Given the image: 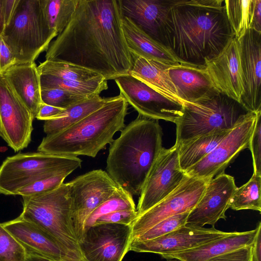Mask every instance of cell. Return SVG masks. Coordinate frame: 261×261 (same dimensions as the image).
<instances>
[{
  "mask_svg": "<svg viewBox=\"0 0 261 261\" xmlns=\"http://www.w3.org/2000/svg\"><path fill=\"white\" fill-rule=\"evenodd\" d=\"M123 16L121 0H79L69 22L46 50L45 60L73 64L107 81L128 74L133 60Z\"/></svg>",
  "mask_w": 261,
  "mask_h": 261,
  "instance_id": "obj_1",
  "label": "cell"
},
{
  "mask_svg": "<svg viewBox=\"0 0 261 261\" xmlns=\"http://www.w3.org/2000/svg\"><path fill=\"white\" fill-rule=\"evenodd\" d=\"M223 0H174L168 47L181 61L205 67L234 37Z\"/></svg>",
  "mask_w": 261,
  "mask_h": 261,
  "instance_id": "obj_2",
  "label": "cell"
},
{
  "mask_svg": "<svg viewBox=\"0 0 261 261\" xmlns=\"http://www.w3.org/2000/svg\"><path fill=\"white\" fill-rule=\"evenodd\" d=\"M163 132L158 120L139 115L110 144L107 172L132 196H139L162 146Z\"/></svg>",
  "mask_w": 261,
  "mask_h": 261,
  "instance_id": "obj_3",
  "label": "cell"
},
{
  "mask_svg": "<svg viewBox=\"0 0 261 261\" xmlns=\"http://www.w3.org/2000/svg\"><path fill=\"white\" fill-rule=\"evenodd\" d=\"M128 103L120 95L107 102L79 122L54 134L47 135L38 152L67 156L95 157L113 141L115 134L125 126Z\"/></svg>",
  "mask_w": 261,
  "mask_h": 261,
  "instance_id": "obj_4",
  "label": "cell"
},
{
  "mask_svg": "<svg viewBox=\"0 0 261 261\" xmlns=\"http://www.w3.org/2000/svg\"><path fill=\"white\" fill-rule=\"evenodd\" d=\"M22 197L23 210L19 217L47 234L65 258H83L73 226L68 183L43 194Z\"/></svg>",
  "mask_w": 261,
  "mask_h": 261,
  "instance_id": "obj_5",
  "label": "cell"
},
{
  "mask_svg": "<svg viewBox=\"0 0 261 261\" xmlns=\"http://www.w3.org/2000/svg\"><path fill=\"white\" fill-rule=\"evenodd\" d=\"M57 36L47 20L42 0H17L2 35L16 64L34 62Z\"/></svg>",
  "mask_w": 261,
  "mask_h": 261,
  "instance_id": "obj_6",
  "label": "cell"
},
{
  "mask_svg": "<svg viewBox=\"0 0 261 261\" xmlns=\"http://www.w3.org/2000/svg\"><path fill=\"white\" fill-rule=\"evenodd\" d=\"M250 112L241 103L219 93L195 102H185L176 121V142L179 146L197 136L217 129H231Z\"/></svg>",
  "mask_w": 261,
  "mask_h": 261,
  "instance_id": "obj_7",
  "label": "cell"
},
{
  "mask_svg": "<svg viewBox=\"0 0 261 261\" xmlns=\"http://www.w3.org/2000/svg\"><path fill=\"white\" fill-rule=\"evenodd\" d=\"M82 162L77 157L40 152L9 156L0 166V193L15 195L19 189L40 179L71 173L81 166Z\"/></svg>",
  "mask_w": 261,
  "mask_h": 261,
  "instance_id": "obj_8",
  "label": "cell"
},
{
  "mask_svg": "<svg viewBox=\"0 0 261 261\" xmlns=\"http://www.w3.org/2000/svg\"><path fill=\"white\" fill-rule=\"evenodd\" d=\"M71 200L72 219L79 242L90 214L105 201L119 187L107 172L101 169L90 171L68 182Z\"/></svg>",
  "mask_w": 261,
  "mask_h": 261,
  "instance_id": "obj_9",
  "label": "cell"
},
{
  "mask_svg": "<svg viewBox=\"0 0 261 261\" xmlns=\"http://www.w3.org/2000/svg\"><path fill=\"white\" fill-rule=\"evenodd\" d=\"M247 117L230 130L217 146L203 159L185 171L188 176L209 179L224 173L243 150L249 148L258 114Z\"/></svg>",
  "mask_w": 261,
  "mask_h": 261,
  "instance_id": "obj_10",
  "label": "cell"
},
{
  "mask_svg": "<svg viewBox=\"0 0 261 261\" xmlns=\"http://www.w3.org/2000/svg\"><path fill=\"white\" fill-rule=\"evenodd\" d=\"M209 179L187 175L178 187L168 196L136 217L130 225V241L166 218L191 211L200 199Z\"/></svg>",
  "mask_w": 261,
  "mask_h": 261,
  "instance_id": "obj_11",
  "label": "cell"
},
{
  "mask_svg": "<svg viewBox=\"0 0 261 261\" xmlns=\"http://www.w3.org/2000/svg\"><path fill=\"white\" fill-rule=\"evenodd\" d=\"M187 176L181 169L178 146L163 148L152 166L142 189L136 208L137 216L172 193Z\"/></svg>",
  "mask_w": 261,
  "mask_h": 261,
  "instance_id": "obj_12",
  "label": "cell"
},
{
  "mask_svg": "<svg viewBox=\"0 0 261 261\" xmlns=\"http://www.w3.org/2000/svg\"><path fill=\"white\" fill-rule=\"evenodd\" d=\"M130 225L96 224L86 227L79 246L88 261H122L130 242Z\"/></svg>",
  "mask_w": 261,
  "mask_h": 261,
  "instance_id": "obj_13",
  "label": "cell"
},
{
  "mask_svg": "<svg viewBox=\"0 0 261 261\" xmlns=\"http://www.w3.org/2000/svg\"><path fill=\"white\" fill-rule=\"evenodd\" d=\"M34 118L5 77L0 75V136L15 152L30 143Z\"/></svg>",
  "mask_w": 261,
  "mask_h": 261,
  "instance_id": "obj_14",
  "label": "cell"
},
{
  "mask_svg": "<svg viewBox=\"0 0 261 261\" xmlns=\"http://www.w3.org/2000/svg\"><path fill=\"white\" fill-rule=\"evenodd\" d=\"M120 94L139 115L175 123L181 117L183 105L162 95L129 74L115 79Z\"/></svg>",
  "mask_w": 261,
  "mask_h": 261,
  "instance_id": "obj_15",
  "label": "cell"
},
{
  "mask_svg": "<svg viewBox=\"0 0 261 261\" xmlns=\"http://www.w3.org/2000/svg\"><path fill=\"white\" fill-rule=\"evenodd\" d=\"M215 227L204 228L185 225L164 236L147 241L132 240L128 252L153 253L161 255L178 253L230 234Z\"/></svg>",
  "mask_w": 261,
  "mask_h": 261,
  "instance_id": "obj_16",
  "label": "cell"
},
{
  "mask_svg": "<svg viewBox=\"0 0 261 261\" xmlns=\"http://www.w3.org/2000/svg\"><path fill=\"white\" fill-rule=\"evenodd\" d=\"M237 189L234 177L224 172L210 179L199 201L189 212L186 225L215 227L219 220L226 219L225 213Z\"/></svg>",
  "mask_w": 261,
  "mask_h": 261,
  "instance_id": "obj_17",
  "label": "cell"
},
{
  "mask_svg": "<svg viewBox=\"0 0 261 261\" xmlns=\"http://www.w3.org/2000/svg\"><path fill=\"white\" fill-rule=\"evenodd\" d=\"M238 41L244 85L241 103L249 112L261 111V33L250 29Z\"/></svg>",
  "mask_w": 261,
  "mask_h": 261,
  "instance_id": "obj_18",
  "label": "cell"
},
{
  "mask_svg": "<svg viewBox=\"0 0 261 261\" xmlns=\"http://www.w3.org/2000/svg\"><path fill=\"white\" fill-rule=\"evenodd\" d=\"M205 69L219 93L241 103L244 85L239 42L234 37L218 56L205 63Z\"/></svg>",
  "mask_w": 261,
  "mask_h": 261,
  "instance_id": "obj_19",
  "label": "cell"
},
{
  "mask_svg": "<svg viewBox=\"0 0 261 261\" xmlns=\"http://www.w3.org/2000/svg\"><path fill=\"white\" fill-rule=\"evenodd\" d=\"M172 3V1L168 0H121L123 15L129 18L152 39L167 48Z\"/></svg>",
  "mask_w": 261,
  "mask_h": 261,
  "instance_id": "obj_20",
  "label": "cell"
},
{
  "mask_svg": "<svg viewBox=\"0 0 261 261\" xmlns=\"http://www.w3.org/2000/svg\"><path fill=\"white\" fill-rule=\"evenodd\" d=\"M2 225L22 246L26 256H35L52 261H61L65 258L57 244L30 222L19 216Z\"/></svg>",
  "mask_w": 261,
  "mask_h": 261,
  "instance_id": "obj_21",
  "label": "cell"
},
{
  "mask_svg": "<svg viewBox=\"0 0 261 261\" xmlns=\"http://www.w3.org/2000/svg\"><path fill=\"white\" fill-rule=\"evenodd\" d=\"M170 77L182 101L193 102L215 95L214 86L205 67L179 65L168 69Z\"/></svg>",
  "mask_w": 261,
  "mask_h": 261,
  "instance_id": "obj_22",
  "label": "cell"
},
{
  "mask_svg": "<svg viewBox=\"0 0 261 261\" xmlns=\"http://www.w3.org/2000/svg\"><path fill=\"white\" fill-rule=\"evenodd\" d=\"M260 227L261 223L259 222L253 230L244 232H232L227 236L199 247L161 256L167 260L175 259L179 261H208L227 252L251 245Z\"/></svg>",
  "mask_w": 261,
  "mask_h": 261,
  "instance_id": "obj_23",
  "label": "cell"
},
{
  "mask_svg": "<svg viewBox=\"0 0 261 261\" xmlns=\"http://www.w3.org/2000/svg\"><path fill=\"white\" fill-rule=\"evenodd\" d=\"M122 26L130 53L146 59L161 62L171 66H193L178 59L169 48L152 39L129 18L123 16Z\"/></svg>",
  "mask_w": 261,
  "mask_h": 261,
  "instance_id": "obj_24",
  "label": "cell"
},
{
  "mask_svg": "<svg viewBox=\"0 0 261 261\" xmlns=\"http://www.w3.org/2000/svg\"><path fill=\"white\" fill-rule=\"evenodd\" d=\"M36 118L41 104L40 74L34 62L16 64L2 75Z\"/></svg>",
  "mask_w": 261,
  "mask_h": 261,
  "instance_id": "obj_25",
  "label": "cell"
},
{
  "mask_svg": "<svg viewBox=\"0 0 261 261\" xmlns=\"http://www.w3.org/2000/svg\"><path fill=\"white\" fill-rule=\"evenodd\" d=\"M133 65L129 74L142 81L168 99L183 105L168 73L171 67L161 62L146 59L131 53Z\"/></svg>",
  "mask_w": 261,
  "mask_h": 261,
  "instance_id": "obj_26",
  "label": "cell"
},
{
  "mask_svg": "<svg viewBox=\"0 0 261 261\" xmlns=\"http://www.w3.org/2000/svg\"><path fill=\"white\" fill-rule=\"evenodd\" d=\"M230 130H215L190 139L178 146V157L181 169L185 172L203 159L217 146Z\"/></svg>",
  "mask_w": 261,
  "mask_h": 261,
  "instance_id": "obj_27",
  "label": "cell"
},
{
  "mask_svg": "<svg viewBox=\"0 0 261 261\" xmlns=\"http://www.w3.org/2000/svg\"><path fill=\"white\" fill-rule=\"evenodd\" d=\"M108 98L96 96L65 109L54 118L45 121L43 125L44 133L46 135L54 134L76 123L101 108Z\"/></svg>",
  "mask_w": 261,
  "mask_h": 261,
  "instance_id": "obj_28",
  "label": "cell"
},
{
  "mask_svg": "<svg viewBox=\"0 0 261 261\" xmlns=\"http://www.w3.org/2000/svg\"><path fill=\"white\" fill-rule=\"evenodd\" d=\"M40 81L41 90L61 89L92 97L100 95L108 88L107 81L103 76L89 81H77L40 74Z\"/></svg>",
  "mask_w": 261,
  "mask_h": 261,
  "instance_id": "obj_29",
  "label": "cell"
},
{
  "mask_svg": "<svg viewBox=\"0 0 261 261\" xmlns=\"http://www.w3.org/2000/svg\"><path fill=\"white\" fill-rule=\"evenodd\" d=\"M224 4L234 37L239 40L251 29L253 0H225Z\"/></svg>",
  "mask_w": 261,
  "mask_h": 261,
  "instance_id": "obj_30",
  "label": "cell"
},
{
  "mask_svg": "<svg viewBox=\"0 0 261 261\" xmlns=\"http://www.w3.org/2000/svg\"><path fill=\"white\" fill-rule=\"evenodd\" d=\"M37 69L39 74L50 75L72 81H89L102 76L82 67L60 61L45 60L37 66Z\"/></svg>",
  "mask_w": 261,
  "mask_h": 261,
  "instance_id": "obj_31",
  "label": "cell"
},
{
  "mask_svg": "<svg viewBox=\"0 0 261 261\" xmlns=\"http://www.w3.org/2000/svg\"><path fill=\"white\" fill-rule=\"evenodd\" d=\"M42 2L48 24L58 35L69 22L79 0H42Z\"/></svg>",
  "mask_w": 261,
  "mask_h": 261,
  "instance_id": "obj_32",
  "label": "cell"
},
{
  "mask_svg": "<svg viewBox=\"0 0 261 261\" xmlns=\"http://www.w3.org/2000/svg\"><path fill=\"white\" fill-rule=\"evenodd\" d=\"M261 175L253 173L244 185L237 188L230 201V208L235 211L252 210L261 212Z\"/></svg>",
  "mask_w": 261,
  "mask_h": 261,
  "instance_id": "obj_33",
  "label": "cell"
},
{
  "mask_svg": "<svg viewBox=\"0 0 261 261\" xmlns=\"http://www.w3.org/2000/svg\"><path fill=\"white\" fill-rule=\"evenodd\" d=\"M125 210H136L135 203L133 196L119 187L108 199L90 214L85 222V228L93 226L103 215Z\"/></svg>",
  "mask_w": 261,
  "mask_h": 261,
  "instance_id": "obj_34",
  "label": "cell"
},
{
  "mask_svg": "<svg viewBox=\"0 0 261 261\" xmlns=\"http://www.w3.org/2000/svg\"><path fill=\"white\" fill-rule=\"evenodd\" d=\"M190 212H186L166 218L134 240L139 241L152 240L164 236L180 227L184 226L186 224Z\"/></svg>",
  "mask_w": 261,
  "mask_h": 261,
  "instance_id": "obj_35",
  "label": "cell"
},
{
  "mask_svg": "<svg viewBox=\"0 0 261 261\" xmlns=\"http://www.w3.org/2000/svg\"><path fill=\"white\" fill-rule=\"evenodd\" d=\"M41 97L42 103L66 109L78 102L94 97L79 95L61 89H47L41 90Z\"/></svg>",
  "mask_w": 261,
  "mask_h": 261,
  "instance_id": "obj_36",
  "label": "cell"
},
{
  "mask_svg": "<svg viewBox=\"0 0 261 261\" xmlns=\"http://www.w3.org/2000/svg\"><path fill=\"white\" fill-rule=\"evenodd\" d=\"M24 248L0 223V261H25Z\"/></svg>",
  "mask_w": 261,
  "mask_h": 261,
  "instance_id": "obj_37",
  "label": "cell"
},
{
  "mask_svg": "<svg viewBox=\"0 0 261 261\" xmlns=\"http://www.w3.org/2000/svg\"><path fill=\"white\" fill-rule=\"evenodd\" d=\"M69 173H64L50 177L43 178L19 189L15 195L22 197L43 194L54 190L61 186Z\"/></svg>",
  "mask_w": 261,
  "mask_h": 261,
  "instance_id": "obj_38",
  "label": "cell"
},
{
  "mask_svg": "<svg viewBox=\"0 0 261 261\" xmlns=\"http://www.w3.org/2000/svg\"><path fill=\"white\" fill-rule=\"evenodd\" d=\"M249 149L252 158L253 173L261 175V112L257 115Z\"/></svg>",
  "mask_w": 261,
  "mask_h": 261,
  "instance_id": "obj_39",
  "label": "cell"
},
{
  "mask_svg": "<svg viewBox=\"0 0 261 261\" xmlns=\"http://www.w3.org/2000/svg\"><path fill=\"white\" fill-rule=\"evenodd\" d=\"M137 217L136 210L118 211L101 216L96 221L94 225L105 223L131 225Z\"/></svg>",
  "mask_w": 261,
  "mask_h": 261,
  "instance_id": "obj_40",
  "label": "cell"
},
{
  "mask_svg": "<svg viewBox=\"0 0 261 261\" xmlns=\"http://www.w3.org/2000/svg\"><path fill=\"white\" fill-rule=\"evenodd\" d=\"M252 245L214 257L208 261H251Z\"/></svg>",
  "mask_w": 261,
  "mask_h": 261,
  "instance_id": "obj_41",
  "label": "cell"
},
{
  "mask_svg": "<svg viewBox=\"0 0 261 261\" xmlns=\"http://www.w3.org/2000/svg\"><path fill=\"white\" fill-rule=\"evenodd\" d=\"M16 64L14 56L0 36V75Z\"/></svg>",
  "mask_w": 261,
  "mask_h": 261,
  "instance_id": "obj_42",
  "label": "cell"
},
{
  "mask_svg": "<svg viewBox=\"0 0 261 261\" xmlns=\"http://www.w3.org/2000/svg\"><path fill=\"white\" fill-rule=\"evenodd\" d=\"M17 0H0V36L9 22Z\"/></svg>",
  "mask_w": 261,
  "mask_h": 261,
  "instance_id": "obj_43",
  "label": "cell"
},
{
  "mask_svg": "<svg viewBox=\"0 0 261 261\" xmlns=\"http://www.w3.org/2000/svg\"><path fill=\"white\" fill-rule=\"evenodd\" d=\"M64 110L42 103L36 118L45 121L51 119L60 114Z\"/></svg>",
  "mask_w": 261,
  "mask_h": 261,
  "instance_id": "obj_44",
  "label": "cell"
},
{
  "mask_svg": "<svg viewBox=\"0 0 261 261\" xmlns=\"http://www.w3.org/2000/svg\"><path fill=\"white\" fill-rule=\"evenodd\" d=\"M251 29L261 33V0H253L252 19Z\"/></svg>",
  "mask_w": 261,
  "mask_h": 261,
  "instance_id": "obj_45",
  "label": "cell"
},
{
  "mask_svg": "<svg viewBox=\"0 0 261 261\" xmlns=\"http://www.w3.org/2000/svg\"><path fill=\"white\" fill-rule=\"evenodd\" d=\"M251 261H261V227L252 244Z\"/></svg>",
  "mask_w": 261,
  "mask_h": 261,
  "instance_id": "obj_46",
  "label": "cell"
},
{
  "mask_svg": "<svg viewBox=\"0 0 261 261\" xmlns=\"http://www.w3.org/2000/svg\"><path fill=\"white\" fill-rule=\"evenodd\" d=\"M25 261H52L35 256L27 255Z\"/></svg>",
  "mask_w": 261,
  "mask_h": 261,
  "instance_id": "obj_47",
  "label": "cell"
},
{
  "mask_svg": "<svg viewBox=\"0 0 261 261\" xmlns=\"http://www.w3.org/2000/svg\"><path fill=\"white\" fill-rule=\"evenodd\" d=\"M61 261H88L87 259H86L84 257H83L79 260H72L67 258H64Z\"/></svg>",
  "mask_w": 261,
  "mask_h": 261,
  "instance_id": "obj_48",
  "label": "cell"
},
{
  "mask_svg": "<svg viewBox=\"0 0 261 261\" xmlns=\"http://www.w3.org/2000/svg\"><path fill=\"white\" fill-rule=\"evenodd\" d=\"M167 261H179L177 259H169V260H167Z\"/></svg>",
  "mask_w": 261,
  "mask_h": 261,
  "instance_id": "obj_49",
  "label": "cell"
}]
</instances>
